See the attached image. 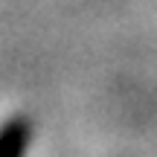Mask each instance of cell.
<instances>
[{"mask_svg": "<svg viewBox=\"0 0 157 157\" xmlns=\"http://www.w3.org/2000/svg\"><path fill=\"white\" fill-rule=\"evenodd\" d=\"M29 122L26 119H9L0 128V157H23L29 146Z\"/></svg>", "mask_w": 157, "mask_h": 157, "instance_id": "obj_1", "label": "cell"}]
</instances>
